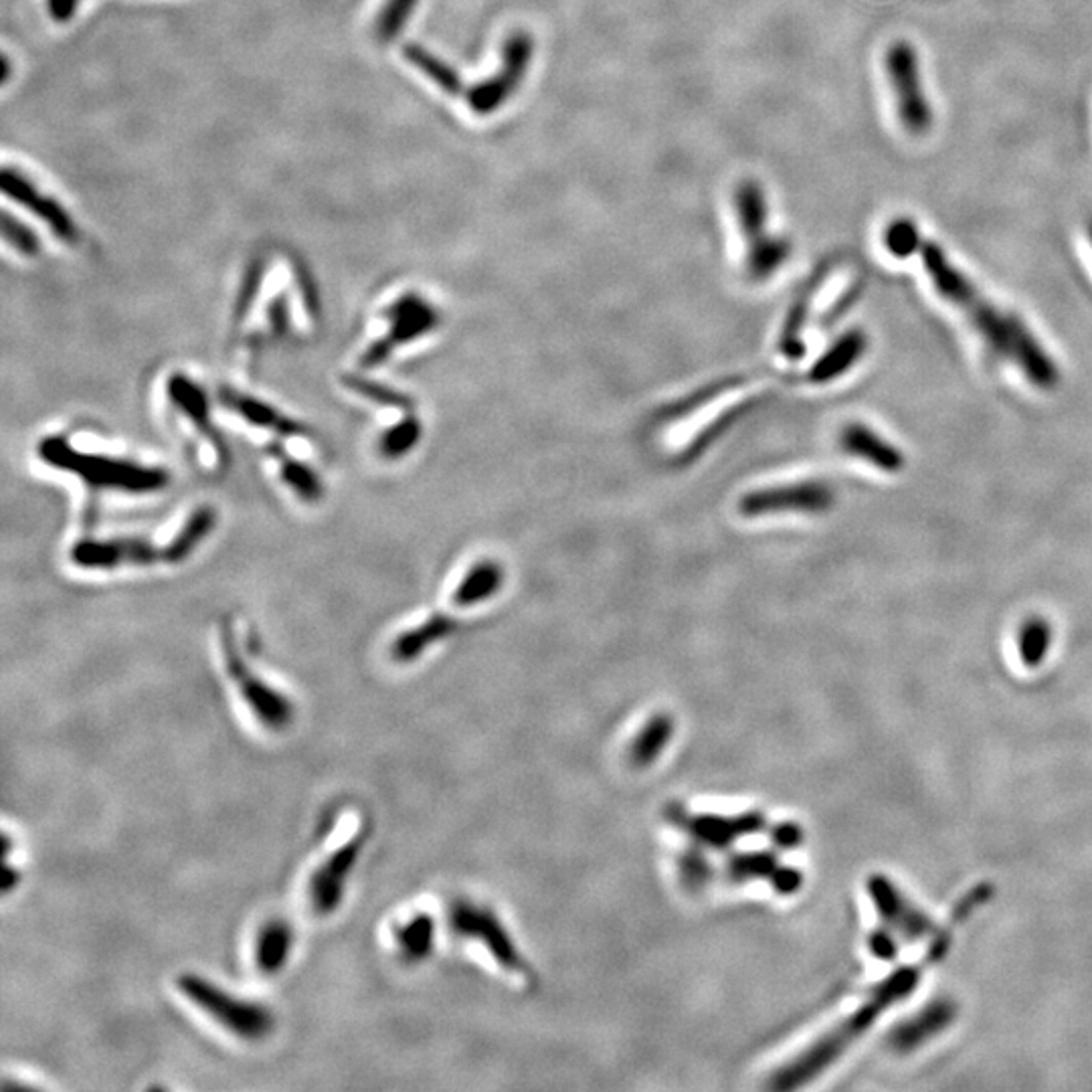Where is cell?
<instances>
[{
    "label": "cell",
    "instance_id": "31",
    "mask_svg": "<svg viewBox=\"0 0 1092 1092\" xmlns=\"http://www.w3.org/2000/svg\"><path fill=\"white\" fill-rule=\"evenodd\" d=\"M421 436H423V425L419 423L417 417L409 415L386 429L379 440V450L386 459H399L417 448V444L421 442Z\"/></svg>",
    "mask_w": 1092,
    "mask_h": 1092
},
{
    "label": "cell",
    "instance_id": "45",
    "mask_svg": "<svg viewBox=\"0 0 1092 1092\" xmlns=\"http://www.w3.org/2000/svg\"><path fill=\"white\" fill-rule=\"evenodd\" d=\"M77 2L79 0H47L49 12H51V16L58 23H67L73 16V12L77 8Z\"/></svg>",
    "mask_w": 1092,
    "mask_h": 1092
},
{
    "label": "cell",
    "instance_id": "33",
    "mask_svg": "<svg viewBox=\"0 0 1092 1092\" xmlns=\"http://www.w3.org/2000/svg\"><path fill=\"white\" fill-rule=\"evenodd\" d=\"M29 211H33L39 219H43L51 227V231L65 243H75L77 241L79 233H77V227H75L71 215L65 211L64 206L55 198L39 194L33 200V204L29 206Z\"/></svg>",
    "mask_w": 1092,
    "mask_h": 1092
},
{
    "label": "cell",
    "instance_id": "19",
    "mask_svg": "<svg viewBox=\"0 0 1092 1092\" xmlns=\"http://www.w3.org/2000/svg\"><path fill=\"white\" fill-rule=\"evenodd\" d=\"M957 1018V1010L949 1002H935L920 1010L910 1020L893 1031L891 1044L900 1052H912L949 1028Z\"/></svg>",
    "mask_w": 1092,
    "mask_h": 1092
},
{
    "label": "cell",
    "instance_id": "38",
    "mask_svg": "<svg viewBox=\"0 0 1092 1092\" xmlns=\"http://www.w3.org/2000/svg\"><path fill=\"white\" fill-rule=\"evenodd\" d=\"M680 872H682V880L692 889V891H701L703 887H707L710 876H712V868L708 864L705 854L701 850H688L682 858H680Z\"/></svg>",
    "mask_w": 1092,
    "mask_h": 1092
},
{
    "label": "cell",
    "instance_id": "17",
    "mask_svg": "<svg viewBox=\"0 0 1092 1092\" xmlns=\"http://www.w3.org/2000/svg\"><path fill=\"white\" fill-rule=\"evenodd\" d=\"M166 392H168V399L173 401V405L177 409H181V413L193 423L194 429L204 440L211 442V446L219 451L221 457H225V448H223V442H221L219 434L215 431V425H213V419H211V407H209V399H206L204 390L196 383H193V379H189L187 375L175 373V375L168 377Z\"/></svg>",
    "mask_w": 1092,
    "mask_h": 1092
},
{
    "label": "cell",
    "instance_id": "35",
    "mask_svg": "<svg viewBox=\"0 0 1092 1092\" xmlns=\"http://www.w3.org/2000/svg\"><path fill=\"white\" fill-rule=\"evenodd\" d=\"M342 385L346 386L348 390L356 392V394H363L365 399L373 401V403H379V405H388V407H411L413 401L390 388V386L379 385V383H373L369 379H363V377H356V375H346L342 377Z\"/></svg>",
    "mask_w": 1092,
    "mask_h": 1092
},
{
    "label": "cell",
    "instance_id": "40",
    "mask_svg": "<svg viewBox=\"0 0 1092 1092\" xmlns=\"http://www.w3.org/2000/svg\"><path fill=\"white\" fill-rule=\"evenodd\" d=\"M897 933L893 929H880V931H874L870 935V951L874 957L882 959V962H891L899 955V943H897Z\"/></svg>",
    "mask_w": 1092,
    "mask_h": 1092
},
{
    "label": "cell",
    "instance_id": "11",
    "mask_svg": "<svg viewBox=\"0 0 1092 1092\" xmlns=\"http://www.w3.org/2000/svg\"><path fill=\"white\" fill-rule=\"evenodd\" d=\"M71 563L85 571H112L120 567H150L166 563V547L156 549L142 538L79 540L71 549Z\"/></svg>",
    "mask_w": 1092,
    "mask_h": 1092
},
{
    "label": "cell",
    "instance_id": "44",
    "mask_svg": "<svg viewBox=\"0 0 1092 1092\" xmlns=\"http://www.w3.org/2000/svg\"><path fill=\"white\" fill-rule=\"evenodd\" d=\"M267 321L271 324V330L277 332V334H281V332L288 330L290 318H288V300H286V294L277 296V298L269 304V308H267Z\"/></svg>",
    "mask_w": 1092,
    "mask_h": 1092
},
{
    "label": "cell",
    "instance_id": "16",
    "mask_svg": "<svg viewBox=\"0 0 1092 1092\" xmlns=\"http://www.w3.org/2000/svg\"><path fill=\"white\" fill-rule=\"evenodd\" d=\"M839 448L887 474H897L906 463L904 453L895 444L864 423H848L839 434Z\"/></svg>",
    "mask_w": 1092,
    "mask_h": 1092
},
{
    "label": "cell",
    "instance_id": "4",
    "mask_svg": "<svg viewBox=\"0 0 1092 1092\" xmlns=\"http://www.w3.org/2000/svg\"><path fill=\"white\" fill-rule=\"evenodd\" d=\"M177 985L187 1002L209 1016L217 1026L246 1042H261L275 1028V1018L263 1004L237 997L198 973H183Z\"/></svg>",
    "mask_w": 1092,
    "mask_h": 1092
},
{
    "label": "cell",
    "instance_id": "29",
    "mask_svg": "<svg viewBox=\"0 0 1092 1092\" xmlns=\"http://www.w3.org/2000/svg\"><path fill=\"white\" fill-rule=\"evenodd\" d=\"M791 256V243L779 235H765L757 243L749 246L747 273L753 279H767Z\"/></svg>",
    "mask_w": 1092,
    "mask_h": 1092
},
{
    "label": "cell",
    "instance_id": "24",
    "mask_svg": "<svg viewBox=\"0 0 1092 1092\" xmlns=\"http://www.w3.org/2000/svg\"><path fill=\"white\" fill-rule=\"evenodd\" d=\"M504 585V569L494 561H482L474 565L465 577L459 580L453 593L457 607H474L492 599Z\"/></svg>",
    "mask_w": 1092,
    "mask_h": 1092
},
{
    "label": "cell",
    "instance_id": "20",
    "mask_svg": "<svg viewBox=\"0 0 1092 1092\" xmlns=\"http://www.w3.org/2000/svg\"><path fill=\"white\" fill-rule=\"evenodd\" d=\"M868 350V338L862 330H848L834 344L816 361L807 379L814 385L832 383L837 377L845 375L862 361Z\"/></svg>",
    "mask_w": 1092,
    "mask_h": 1092
},
{
    "label": "cell",
    "instance_id": "13",
    "mask_svg": "<svg viewBox=\"0 0 1092 1092\" xmlns=\"http://www.w3.org/2000/svg\"><path fill=\"white\" fill-rule=\"evenodd\" d=\"M868 893L887 927L893 929L900 939L920 941L937 933L935 920L914 902L906 899L887 876H870Z\"/></svg>",
    "mask_w": 1092,
    "mask_h": 1092
},
{
    "label": "cell",
    "instance_id": "7",
    "mask_svg": "<svg viewBox=\"0 0 1092 1092\" xmlns=\"http://www.w3.org/2000/svg\"><path fill=\"white\" fill-rule=\"evenodd\" d=\"M884 69L895 91L900 124L910 134L929 131L933 126V110L925 93L914 47L906 41L891 45L884 58Z\"/></svg>",
    "mask_w": 1092,
    "mask_h": 1092
},
{
    "label": "cell",
    "instance_id": "1",
    "mask_svg": "<svg viewBox=\"0 0 1092 1092\" xmlns=\"http://www.w3.org/2000/svg\"><path fill=\"white\" fill-rule=\"evenodd\" d=\"M918 254L935 290L964 312L993 354L1016 365L1029 383L1042 390L1058 385L1060 371L1054 359L1024 322L985 298L937 243L925 241Z\"/></svg>",
    "mask_w": 1092,
    "mask_h": 1092
},
{
    "label": "cell",
    "instance_id": "27",
    "mask_svg": "<svg viewBox=\"0 0 1092 1092\" xmlns=\"http://www.w3.org/2000/svg\"><path fill=\"white\" fill-rule=\"evenodd\" d=\"M674 735V720L668 714H655L649 718V722L638 732L630 755L636 767L651 765L662 751L670 745Z\"/></svg>",
    "mask_w": 1092,
    "mask_h": 1092
},
{
    "label": "cell",
    "instance_id": "47",
    "mask_svg": "<svg viewBox=\"0 0 1092 1092\" xmlns=\"http://www.w3.org/2000/svg\"><path fill=\"white\" fill-rule=\"evenodd\" d=\"M1089 231H1091V243H1092V221H1091V229H1089Z\"/></svg>",
    "mask_w": 1092,
    "mask_h": 1092
},
{
    "label": "cell",
    "instance_id": "39",
    "mask_svg": "<svg viewBox=\"0 0 1092 1092\" xmlns=\"http://www.w3.org/2000/svg\"><path fill=\"white\" fill-rule=\"evenodd\" d=\"M0 187H2V193L6 194L8 198H12L14 202H18V204H23L27 209L39 196V191L35 189V185L25 175H21L18 171L8 168V166L2 171Z\"/></svg>",
    "mask_w": 1092,
    "mask_h": 1092
},
{
    "label": "cell",
    "instance_id": "25",
    "mask_svg": "<svg viewBox=\"0 0 1092 1092\" xmlns=\"http://www.w3.org/2000/svg\"><path fill=\"white\" fill-rule=\"evenodd\" d=\"M269 455L277 461V467H279V476L284 480V484L304 502H318L322 496H324V486H322L321 478L318 474L302 463L300 459L292 457L288 451L284 450L281 446H275L271 444L269 448Z\"/></svg>",
    "mask_w": 1092,
    "mask_h": 1092
},
{
    "label": "cell",
    "instance_id": "28",
    "mask_svg": "<svg viewBox=\"0 0 1092 1092\" xmlns=\"http://www.w3.org/2000/svg\"><path fill=\"white\" fill-rule=\"evenodd\" d=\"M403 55L409 64L413 67H417L425 77H429L440 89H444L446 93L450 96H459L463 93V81L459 77V73L446 64L444 60H440L438 55H434L431 51H427L425 47L421 45H405L403 49Z\"/></svg>",
    "mask_w": 1092,
    "mask_h": 1092
},
{
    "label": "cell",
    "instance_id": "22",
    "mask_svg": "<svg viewBox=\"0 0 1092 1092\" xmlns=\"http://www.w3.org/2000/svg\"><path fill=\"white\" fill-rule=\"evenodd\" d=\"M394 943L405 964L427 959L436 947V920L427 912H417L394 927Z\"/></svg>",
    "mask_w": 1092,
    "mask_h": 1092
},
{
    "label": "cell",
    "instance_id": "36",
    "mask_svg": "<svg viewBox=\"0 0 1092 1092\" xmlns=\"http://www.w3.org/2000/svg\"><path fill=\"white\" fill-rule=\"evenodd\" d=\"M419 0H386L379 18H377V35L381 41H392L403 27L407 25L409 16L413 14Z\"/></svg>",
    "mask_w": 1092,
    "mask_h": 1092
},
{
    "label": "cell",
    "instance_id": "12",
    "mask_svg": "<svg viewBox=\"0 0 1092 1092\" xmlns=\"http://www.w3.org/2000/svg\"><path fill=\"white\" fill-rule=\"evenodd\" d=\"M450 927L459 937L478 939L486 945L492 957L509 971L522 969V957L515 949L513 939L498 920V916L476 904L457 900L450 908Z\"/></svg>",
    "mask_w": 1092,
    "mask_h": 1092
},
{
    "label": "cell",
    "instance_id": "5",
    "mask_svg": "<svg viewBox=\"0 0 1092 1092\" xmlns=\"http://www.w3.org/2000/svg\"><path fill=\"white\" fill-rule=\"evenodd\" d=\"M221 653L225 662L227 676L237 688L239 696L246 701L259 724L271 732L288 730L294 724L296 707L288 694L273 688L269 682L256 676L252 666L241 657L229 622L221 626Z\"/></svg>",
    "mask_w": 1092,
    "mask_h": 1092
},
{
    "label": "cell",
    "instance_id": "42",
    "mask_svg": "<svg viewBox=\"0 0 1092 1092\" xmlns=\"http://www.w3.org/2000/svg\"><path fill=\"white\" fill-rule=\"evenodd\" d=\"M771 887L779 895H795L803 887V874L797 868L779 866L771 874Z\"/></svg>",
    "mask_w": 1092,
    "mask_h": 1092
},
{
    "label": "cell",
    "instance_id": "10",
    "mask_svg": "<svg viewBox=\"0 0 1092 1092\" xmlns=\"http://www.w3.org/2000/svg\"><path fill=\"white\" fill-rule=\"evenodd\" d=\"M834 490L824 482H797L751 492L741 498L739 513L749 518L769 515H824L834 506Z\"/></svg>",
    "mask_w": 1092,
    "mask_h": 1092
},
{
    "label": "cell",
    "instance_id": "46",
    "mask_svg": "<svg viewBox=\"0 0 1092 1092\" xmlns=\"http://www.w3.org/2000/svg\"><path fill=\"white\" fill-rule=\"evenodd\" d=\"M10 77V60L4 55L2 58V83H6Z\"/></svg>",
    "mask_w": 1092,
    "mask_h": 1092
},
{
    "label": "cell",
    "instance_id": "6",
    "mask_svg": "<svg viewBox=\"0 0 1092 1092\" xmlns=\"http://www.w3.org/2000/svg\"><path fill=\"white\" fill-rule=\"evenodd\" d=\"M536 43L530 33L513 31L502 43L500 69L465 91L467 104L478 116H492L502 110L518 91L532 65Z\"/></svg>",
    "mask_w": 1092,
    "mask_h": 1092
},
{
    "label": "cell",
    "instance_id": "18",
    "mask_svg": "<svg viewBox=\"0 0 1092 1092\" xmlns=\"http://www.w3.org/2000/svg\"><path fill=\"white\" fill-rule=\"evenodd\" d=\"M294 927L284 918L265 920L254 939V964L265 977L279 975L294 953Z\"/></svg>",
    "mask_w": 1092,
    "mask_h": 1092
},
{
    "label": "cell",
    "instance_id": "3",
    "mask_svg": "<svg viewBox=\"0 0 1092 1092\" xmlns=\"http://www.w3.org/2000/svg\"><path fill=\"white\" fill-rule=\"evenodd\" d=\"M39 457L62 472L77 474L87 486L96 490H114L128 494H146L164 490L171 484V474L162 467L144 465L128 459L75 450L64 438H45Z\"/></svg>",
    "mask_w": 1092,
    "mask_h": 1092
},
{
    "label": "cell",
    "instance_id": "26",
    "mask_svg": "<svg viewBox=\"0 0 1092 1092\" xmlns=\"http://www.w3.org/2000/svg\"><path fill=\"white\" fill-rule=\"evenodd\" d=\"M215 522H217V513L211 506L196 509L193 515L185 520L183 528L166 544V563L177 565V563L187 561L200 547V542L213 532Z\"/></svg>",
    "mask_w": 1092,
    "mask_h": 1092
},
{
    "label": "cell",
    "instance_id": "9",
    "mask_svg": "<svg viewBox=\"0 0 1092 1092\" xmlns=\"http://www.w3.org/2000/svg\"><path fill=\"white\" fill-rule=\"evenodd\" d=\"M385 318L388 321L386 336L371 344L363 354V369H375L383 365L397 346L425 336L440 324L438 310L417 294H405L397 298L390 306H386Z\"/></svg>",
    "mask_w": 1092,
    "mask_h": 1092
},
{
    "label": "cell",
    "instance_id": "8",
    "mask_svg": "<svg viewBox=\"0 0 1092 1092\" xmlns=\"http://www.w3.org/2000/svg\"><path fill=\"white\" fill-rule=\"evenodd\" d=\"M367 839V832H356L350 839L340 843L330 856H326L321 866L310 874L306 895L316 916H330L340 908L348 880L365 852Z\"/></svg>",
    "mask_w": 1092,
    "mask_h": 1092
},
{
    "label": "cell",
    "instance_id": "41",
    "mask_svg": "<svg viewBox=\"0 0 1092 1092\" xmlns=\"http://www.w3.org/2000/svg\"><path fill=\"white\" fill-rule=\"evenodd\" d=\"M261 275H263V263H261V261H256V263L250 267L248 275H246L243 290H241L239 300H237V318H239V321L246 318L243 314H246V312L252 308V304H254V298H256L259 284H261Z\"/></svg>",
    "mask_w": 1092,
    "mask_h": 1092
},
{
    "label": "cell",
    "instance_id": "32",
    "mask_svg": "<svg viewBox=\"0 0 1092 1092\" xmlns=\"http://www.w3.org/2000/svg\"><path fill=\"white\" fill-rule=\"evenodd\" d=\"M779 866L781 864L775 852H749L735 856L726 868V874L732 882H747L753 878H771Z\"/></svg>",
    "mask_w": 1092,
    "mask_h": 1092
},
{
    "label": "cell",
    "instance_id": "37",
    "mask_svg": "<svg viewBox=\"0 0 1092 1092\" xmlns=\"http://www.w3.org/2000/svg\"><path fill=\"white\" fill-rule=\"evenodd\" d=\"M0 229H2V237L21 254V256H27V258H35L39 256L41 252V241L39 237L35 235V231H31L25 223H21L18 219H14L10 213H2V221H0Z\"/></svg>",
    "mask_w": 1092,
    "mask_h": 1092
},
{
    "label": "cell",
    "instance_id": "30",
    "mask_svg": "<svg viewBox=\"0 0 1092 1092\" xmlns=\"http://www.w3.org/2000/svg\"><path fill=\"white\" fill-rule=\"evenodd\" d=\"M1052 626L1044 617H1028L1018 630V653L1026 668H1038L1052 647Z\"/></svg>",
    "mask_w": 1092,
    "mask_h": 1092
},
{
    "label": "cell",
    "instance_id": "21",
    "mask_svg": "<svg viewBox=\"0 0 1092 1092\" xmlns=\"http://www.w3.org/2000/svg\"><path fill=\"white\" fill-rule=\"evenodd\" d=\"M732 200H735V215H737L739 229L743 233V239H747L749 246L769 235L767 233L769 198L761 183L753 179L741 181Z\"/></svg>",
    "mask_w": 1092,
    "mask_h": 1092
},
{
    "label": "cell",
    "instance_id": "43",
    "mask_svg": "<svg viewBox=\"0 0 1092 1092\" xmlns=\"http://www.w3.org/2000/svg\"><path fill=\"white\" fill-rule=\"evenodd\" d=\"M771 841L777 850H793L803 841V830L793 822H783L773 828Z\"/></svg>",
    "mask_w": 1092,
    "mask_h": 1092
},
{
    "label": "cell",
    "instance_id": "34",
    "mask_svg": "<svg viewBox=\"0 0 1092 1092\" xmlns=\"http://www.w3.org/2000/svg\"><path fill=\"white\" fill-rule=\"evenodd\" d=\"M882 241H884L887 252L899 259L910 258L918 254L925 243L918 233V227L910 219H902V217L889 223V227L884 229Z\"/></svg>",
    "mask_w": 1092,
    "mask_h": 1092
},
{
    "label": "cell",
    "instance_id": "14",
    "mask_svg": "<svg viewBox=\"0 0 1092 1092\" xmlns=\"http://www.w3.org/2000/svg\"><path fill=\"white\" fill-rule=\"evenodd\" d=\"M668 820L674 822L678 828L686 830L692 835L699 845L712 848V850H724L739 841L745 835L757 834L765 830L767 820L759 812L743 814L737 818H724V816H688L682 805H670L668 807Z\"/></svg>",
    "mask_w": 1092,
    "mask_h": 1092
},
{
    "label": "cell",
    "instance_id": "2",
    "mask_svg": "<svg viewBox=\"0 0 1092 1092\" xmlns=\"http://www.w3.org/2000/svg\"><path fill=\"white\" fill-rule=\"evenodd\" d=\"M929 962L931 957L927 962H920V965L902 967L891 977H887L880 985H876L870 1000L860 1010H856L837 1028L826 1033L822 1040H818L791 1064L781 1068L777 1077L773 1079V1089L789 1091V1089L803 1087L805 1083L816 1079L822 1070H826L830 1064H834L835 1058L843 1054L860 1035H864L868 1028L884 1014L887 1008L899 1004L900 1000H904L918 985L920 973H925Z\"/></svg>",
    "mask_w": 1092,
    "mask_h": 1092
},
{
    "label": "cell",
    "instance_id": "23",
    "mask_svg": "<svg viewBox=\"0 0 1092 1092\" xmlns=\"http://www.w3.org/2000/svg\"><path fill=\"white\" fill-rule=\"evenodd\" d=\"M455 632V622H451L446 615H434L419 624L417 628H411L403 632L390 647V653L397 662L409 664L417 660L425 649H429L434 643L446 640Z\"/></svg>",
    "mask_w": 1092,
    "mask_h": 1092
},
{
    "label": "cell",
    "instance_id": "15",
    "mask_svg": "<svg viewBox=\"0 0 1092 1092\" xmlns=\"http://www.w3.org/2000/svg\"><path fill=\"white\" fill-rule=\"evenodd\" d=\"M219 399H221V403L227 409H231L235 415H239L243 421H248L254 427L273 431V434H277L281 438L308 436V429L302 423H298L296 419L286 417L279 409L271 407L269 403L256 399V397H252L248 392L223 386L221 392H219Z\"/></svg>",
    "mask_w": 1092,
    "mask_h": 1092
}]
</instances>
